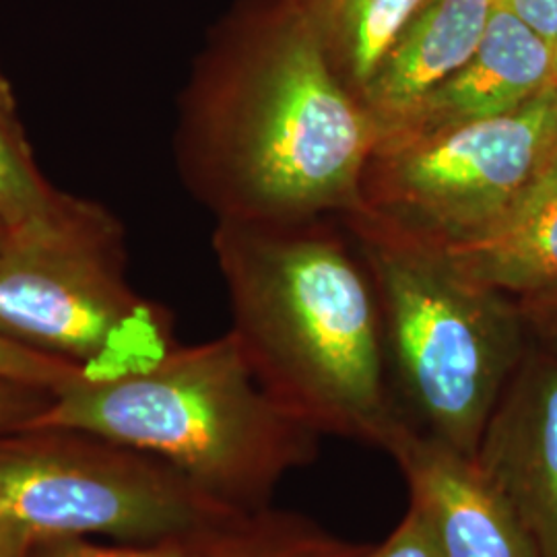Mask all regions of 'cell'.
Here are the masks:
<instances>
[{"label": "cell", "instance_id": "cell-9", "mask_svg": "<svg viewBox=\"0 0 557 557\" xmlns=\"http://www.w3.org/2000/svg\"><path fill=\"white\" fill-rule=\"evenodd\" d=\"M382 448L395 458L440 557H537L475 457L403 418Z\"/></svg>", "mask_w": 557, "mask_h": 557}, {"label": "cell", "instance_id": "cell-10", "mask_svg": "<svg viewBox=\"0 0 557 557\" xmlns=\"http://www.w3.org/2000/svg\"><path fill=\"white\" fill-rule=\"evenodd\" d=\"M552 44L498 2L473 57L391 135L510 114L552 87Z\"/></svg>", "mask_w": 557, "mask_h": 557}, {"label": "cell", "instance_id": "cell-1", "mask_svg": "<svg viewBox=\"0 0 557 557\" xmlns=\"http://www.w3.org/2000/svg\"><path fill=\"white\" fill-rule=\"evenodd\" d=\"M380 131L331 73L298 0H246L180 94V178L215 221L289 223L359 207Z\"/></svg>", "mask_w": 557, "mask_h": 557}, {"label": "cell", "instance_id": "cell-15", "mask_svg": "<svg viewBox=\"0 0 557 557\" xmlns=\"http://www.w3.org/2000/svg\"><path fill=\"white\" fill-rule=\"evenodd\" d=\"M370 547L333 537L299 518L262 510L211 535L213 557H363Z\"/></svg>", "mask_w": 557, "mask_h": 557}, {"label": "cell", "instance_id": "cell-17", "mask_svg": "<svg viewBox=\"0 0 557 557\" xmlns=\"http://www.w3.org/2000/svg\"><path fill=\"white\" fill-rule=\"evenodd\" d=\"M79 379H83V374L75 366L0 338V380L21 382L57 393Z\"/></svg>", "mask_w": 557, "mask_h": 557}, {"label": "cell", "instance_id": "cell-18", "mask_svg": "<svg viewBox=\"0 0 557 557\" xmlns=\"http://www.w3.org/2000/svg\"><path fill=\"white\" fill-rule=\"evenodd\" d=\"M52 397L54 393L46 388L0 380V430L25 428L50 405Z\"/></svg>", "mask_w": 557, "mask_h": 557}, {"label": "cell", "instance_id": "cell-22", "mask_svg": "<svg viewBox=\"0 0 557 557\" xmlns=\"http://www.w3.org/2000/svg\"><path fill=\"white\" fill-rule=\"evenodd\" d=\"M29 547L0 524V557H27Z\"/></svg>", "mask_w": 557, "mask_h": 557}, {"label": "cell", "instance_id": "cell-6", "mask_svg": "<svg viewBox=\"0 0 557 557\" xmlns=\"http://www.w3.org/2000/svg\"><path fill=\"white\" fill-rule=\"evenodd\" d=\"M244 515L170 465L114 442L75 430H0V524L27 547L94 535L199 537Z\"/></svg>", "mask_w": 557, "mask_h": 557}, {"label": "cell", "instance_id": "cell-12", "mask_svg": "<svg viewBox=\"0 0 557 557\" xmlns=\"http://www.w3.org/2000/svg\"><path fill=\"white\" fill-rule=\"evenodd\" d=\"M440 246L467 277L512 298L556 289L557 163L494 223Z\"/></svg>", "mask_w": 557, "mask_h": 557}, {"label": "cell", "instance_id": "cell-3", "mask_svg": "<svg viewBox=\"0 0 557 557\" xmlns=\"http://www.w3.org/2000/svg\"><path fill=\"white\" fill-rule=\"evenodd\" d=\"M75 430L158 458L202 494L257 512L289 471L317 457V432L283 413L234 333L172 347L116 380L79 379L23 430Z\"/></svg>", "mask_w": 557, "mask_h": 557}, {"label": "cell", "instance_id": "cell-7", "mask_svg": "<svg viewBox=\"0 0 557 557\" xmlns=\"http://www.w3.org/2000/svg\"><path fill=\"white\" fill-rule=\"evenodd\" d=\"M556 163L549 87L504 116L382 137L363 168L356 211L446 244L502 218Z\"/></svg>", "mask_w": 557, "mask_h": 557}, {"label": "cell", "instance_id": "cell-16", "mask_svg": "<svg viewBox=\"0 0 557 557\" xmlns=\"http://www.w3.org/2000/svg\"><path fill=\"white\" fill-rule=\"evenodd\" d=\"M211 533L160 543L101 545L87 537L52 539L29 547L27 557H213Z\"/></svg>", "mask_w": 557, "mask_h": 557}, {"label": "cell", "instance_id": "cell-21", "mask_svg": "<svg viewBox=\"0 0 557 557\" xmlns=\"http://www.w3.org/2000/svg\"><path fill=\"white\" fill-rule=\"evenodd\" d=\"M504 9L515 13L518 20L524 21L531 29L545 40H556L557 36V0H498Z\"/></svg>", "mask_w": 557, "mask_h": 557}, {"label": "cell", "instance_id": "cell-11", "mask_svg": "<svg viewBox=\"0 0 557 557\" xmlns=\"http://www.w3.org/2000/svg\"><path fill=\"white\" fill-rule=\"evenodd\" d=\"M498 0H430L403 32L363 98L380 139L473 57Z\"/></svg>", "mask_w": 557, "mask_h": 557}, {"label": "cell", "instance_id": "cell-19", "mask_svg": "<svg viewBox=\"0 0 557 557\" xmlns=\"http://www.w3.org/2000/svg\"><path fill=\"white\" fill-rule=\"evenodd\" d=\"M363 557H440V552L423 518L409 506L393 535L379 547H370Z\"/></svg>", "mask_w": 557, "mask_h": 557}, {"label": "cell", "instance_id": "cell-4", "mask_svg": "<svg viewBox=\"0 0 557 557\" xmlns=\"http://www.w3.org/2000/svg\"><path fill=\"white\" fill-rule=\"evenodd\" d=\"M338 221L374 281L388 363L419 428L475 457L529 349L517 298L467 277L432 239L366 211Z\"/></svg>", "mask_w": 557, "mask_h": 557}, {"label": "cell", "instance_id": "cell-24", "mask_svg": "<svg viewBox=\"0 0 557 557\" xmlns=\"http://www.w3.org/2000/svg\"><path fill=\"white\" fill-rule=\"evenodd\" d=\"M9 238H11V232L7 230V225L0 221V250L4 248V244L9 242Z\"/></svg>", "mask_w": 557, "mask_h": 557}, {"label": "cell", "instance_id": "cell-20", "mask_svg": "<svg viewBox=\"0 0 557 557\" xmlns=\"http://www.w3.org/2000/svg\"><path fill=\"white\" fill-rule=\"evenodd\" d=\"M527 329L557 351V287L533 296L517 298Z\"/></svg>", "mask_w": 557, "mask_h": 557}, {"label": "cell", "instance_id": "cell-8", "mask_svg": "<svg viewBox=\"0 0 557 557\" xmlns=\"http://www.w3.org/2000/svg\"><path fill=\"white\" fill-rule=\"evenodd\" d=\"M537 557H557V356L527 349L475 450Z\"/></svg>", "mask_w": 557, "mask_h": 557}, {"label": "cell", "instance_id": "cell-23", "mask_svg": "<svg viewBox=\"0 0 557 557\" xmlns=\"http://www.w3.org/2000/svg\"><path fill=\"white\" fill-rule=\"evenodd\" d=\"M552 62H554V66H552V87L556 89L557 94V36L556 40L552 41Z\"/></svg>", "mask_w": 557, "mask_h": 557}, {"label": "cell", "instance_id": "cell-13", "mask_svg": "<svg viewBox=\"0 0 557 557\" xmlns=\"http://www.w3.org/2000/svg\"><path fill=\"white\" fill-rule=\"evenodd\" d=\"M324 60L363 106L368 87L403 32L430 0H298ZM366 110V108H363Z\"/></svg>", "mask_w": 557, "mask_h": 557}, {"label": "cell", "instance_id": "cell-5", "mask_svg": "<svg viewBox=\"0 0 557 557\" xmlns=\"http://www.w3.org/2000/svg\"><path fill=\"white\" fill-rule=\"evenodd\" d=\"M0 338L103 382L137 374L174 345L165 310L124 277L122 227L98 202L0 250Z\"/></svg>", "mask_w": 557, "mask_h": 557}, {"label": "cell", "instance_id": "cell-2", "mask_svg": "<svg viewBox=\"0 0 557 557\" xmlns=\"http://www.w3.org/2000/svg\"><path fill=\"white\" fill-rule=\"evenodd\" d=\"M213 252L262 391L317 434L382 448L403 416L374 281L338 218L218 221Z\"/></svg>", "mask_w": 557, "mask_h": 557}, {"label": "cell", "instance_id": "cell-14", "mask_svg": "<svg viewBox=\"0 0 557 557\" xmlns=\"http://www.w3.org/2000/svg\"><path fill=\"white\" fill-rule=\"evenodd\" d=\"M85 205L87 200L62 193L44 176L13 89L0 71V221L11 234L34 232L73 220Z\"/></svg>", "mask_w": 557, "mask_h": 557}]
</instances>
